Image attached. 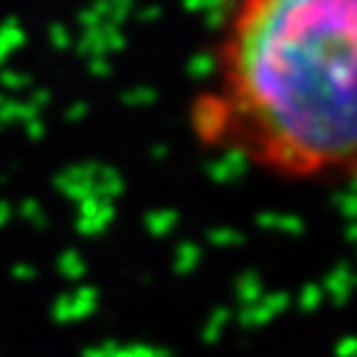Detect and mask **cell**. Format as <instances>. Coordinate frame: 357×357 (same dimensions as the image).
Listing matches in <instances>:
<instances>
[{
	"label": "cell",
	"mask_w": 357,
	"mask_h": 357,
	"mask_svg": "<svg viewBox=\"0 0 357 357\" xmlns=\"http://www.w3.org/2000/svg\"><path fill=\"white\" fill-rule=\"evenodd\" d=\"M357 0H231L189 127L208 152L290 183L354 172Z\"/></svg>",
	"instance_id": "1"
}]
</instances>
